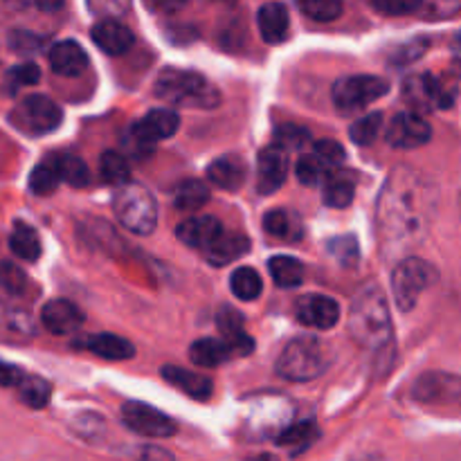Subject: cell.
<instances>
[{"instance_id": "cell-1", "label": "cell", "mask_w": 461, "mask_h": 461, "mask_svg": "<svg viewBox=\"0 0 461 461\" xmlns=\"http://www.w3.org/2000/svg\"><path fill=\"white\" fill-rule=\"evenodd\" d=\"M435 210V192L417 174L399 169L392 174L383 189L378 219L381 228L394 241H408L428 228L430 212Z\"/></svg>"}, {"instance_id": "cell-2", "label": "cell", "mask_w": 461, "mask_h": 461, "mask_svg": "<svg viewBox=\"0 0 461 461\" xmlns=\"http://www.w3.org/2000/svg\"><path fill=\"white\" fill-rule=\"evenodd\" d=\"M351 338L369 351L385 349L392 342V315L385 293L378 286H367L354 297L347 320Z\"/></svg>"}, {"instance_id": "cell-3", "label": "cell", "mask_w": 461, "mask_h": 461, "mask_svg": "<svg viewBox=\"0 0 461 461\" xmlns=\"http://www.w3.org/2000/svg\"><path fill=\"white\" fill-rule=\"evenodd\" d=\"M156 97L178 108H201L212 111L221 104V93L207 77L194 70L167 68L156 79Z\"/></svg>"}, {"instance_id": "cell-4", "label": "cell", "mask_w": 461, "mask_h": 461, "mask_svg": "<svg viewBox=\"0 0 461 461\" xmlns=\"http://www.w3.org/2000/svg\"><path fill=\"white\" fill-rule=\"evenodd\" d=\"M331 349L324 342H320L318 338H295V340L284 347L275 369L286 381L309 383L322 376L329 365H331Z\"/></svg>"}, {"instance_id": "cell-5", "label": "cell", "mask_w": 461, "mask_h": 461, "mask_svg": "<svg viewBox=\"0 0 461 461\" xmlns=\"http://www.w3.org/2000/svg\"><path fill=\"white\" fill-rule=\"evenodd\" d=\"M117 221L133 234H151L158 223V205L147 187L138 183L120 185L113 194Z\"/></svg>"}, {"instance_id": "cell-6", "label": "cell", "mask_w": 461, "mask_h": 461, "mask_svg": "<svg viewBox=\"0 0 461 461\" xmlns=\"http://www.w3.org/2000/svg\"><path fill=\"white\" fill-rule=\"evenodd\" d=\"M437 268L428 264L426 259L419 257H408L401 261L392 273V293H394V302L403 313L412 311L417 306L419 297L437 282Z\"/></svg>"}, {"instance_id": "cell-7", "label": "cell", "mask_w": 461, "mask_h": 461, "mask_svg": "<svg viewBox=\"0 0 461 461\" xmlns=\"http://www.w3.org/2000/svg\"><path fill=\"white\" fill-rule=\"evenodd\" d=\"M414 403L441 412L461 414V376L446 372H426L412 385Z\"/></svg>"}, {"instance_id": "cell-8", "label": "cell", "mask_w": 461, "mask_h": 461, "mask_svg": "<svg viewBox=\"0 0 461 461\" xmlns=\"http://www.w3.org/2000/svg\"><path fill=\"white\" fill-rule=\"evenodd\" d=\"M61 120L63 111L59 108V104L45 95H30L9 113V122H12L14 129L25 135L52 133L61 126Z\"/></svg>"}, {"instance_id": "cell-9", "label": "cell", "mask_w": 461, "mask_h": 461, "mask_svg": "<svg viewBox=\"0 0 461 461\" xmlns=\"http://www.w3.org/2000/svg\"><path fill=\"white\" fill-rule=\"evenodd\" d=\"M390 93V84L381 77L374 75H351L342 77L333 84V104L340 111L354 113L358 108H365L367 104L376 102V99L385 97Z\"/></svg>"}, {"instance_id": "cell-10", "label": "cell", "mask_w": 461, "mask_h": 461, "mask_svg": "<svg viewBox=\"0 0 461 461\" xmlns=\"http://www.w3.org/2000/svg\"><path fill=\"white\" fill-rule=\"evenodd\" d=\"M122 421L135 435L151 437V439H169L178 432L174 419L167 417L165 412L156 410L153 405L140 403V401H129L122 405Z\"/></svg>"}, {"instance_id": "cell-11", "label": "cell", "mask_w": 461, "mask_h": 461, "mask_svg": "<svg viewBox=\"0 0 461 461\" xmlns=\"http://www.w3.org/2000/svg\"><path fill=\"white\" fill-rule=\"evenodd\" d=\"M180 129V117L178 113L171 111V108H153L149 111L142 120L135 122L129 131V140L138 149H151L153 144H158L160 140L171 138L176 135V131Z\"/></svg>"}, {"instance_id": "cell-12", "label": "cell", "mask_w": 461, "mask_h": 461, "mask_svg": "<svg viewBox=\"0 0 461 461\" xmlns=\"http://www.w3.org/2000/svg\"><path fill=\"white\" fill-rule=\"evenodd\" d=\"M403 97L412 104L414 108L430 111V108H450L455 102V93L437 79L435 75H417L405 81Z\"/></svg>"}, {"instance_id": "cell-13", "label": "cell", "mask_w": 461, "mask_h": 461, "mask_svg": "<svg viewBox=\"0 0 461 461\" xmlns=\"http://www.w3.org/2000/svg\"><path fill=\"white\" fill-rule=\"evenodd\" d=\"M432 138V129L426 120H423L419 113L414 111H405L394 115V120L387 124L385 131V140L390 142V147L394 149H419L423 144L430 142Z\"/></svg>"}, {"instance_id": "cell-14", "label": "cell", "mask_w": 461, "mask_h": 461, "mask_svg": "<svg viewBox=\"0 0 461 461\" xmlns=\"http://www.w3.org/2000/svg\"><path fill=\"white\" fill-rule=\"evenodd\" d=\"M297 322L318 331H329L340 322V306L333 297L327 295H304L295 304Z\"/></svg>"}, {"instance_id": "cell-15", "label": "cell", "mask_w": 461, "mask_h": 461, "mask_svg": "<svg viewBox=\"0 0 461 461\" xmlns=\"http://www.w3.org/2000/svg\"><path fill=\"white\" fill-rule=\"evenodd\" d=\"M288 162L282 149H261L257 158V192L261 196H270L286 183Z\"/></svg>"}, {"instance_id": "cell-16", "label": "cell", "mask_w": 461, "mask_h": 461, "mask_svg": "<svg viewBox=\"0 0 461 461\" xmlns=\"http://www.w3.org/2000/svg\"><path fill=\"white\" fill-rule=\"evenodd\" d=\"M41 322L54 336H70L84 327V313L68 300H50L41 309Z\"/></svg>"}, {"instance_id": "cell-17", "label": "cell", "mask_w": 461, "mask_h": 461, "mask_svg": "<svg viewBox=\"0 0 461 461\" xmlns=\"http://www.w3.org/2000/svg\"><path fill=\"white\" fill-rule=\"evenodd\" d=\"M93 41L102 52L111 54V57H120V54L129 52L133 48L135 36L117 18H102L93 25Z\"/></svg>"}, {"instance_id": "cell-18", "label": "cell", "mask_w": 461, "mask_h": 461, "mask_svg": "<svg viewBox=\"0 0 461 461\" xmlns=\"http://www.w3.org/2000/svg\"><path fill=\"white\" fill-rule=\"evenodd\" d=\"M50 68L61 77H79L88 68L90 59L77 41H59L48 52Z\"/></svg>"}, {"instance_id": "cell-19", "label": "cell", "mask_w": 461, "mask_h": 461, "mask_svg": "<svg viewBox=\"0 0 461 461\" xmlns=\"http://www.w3.org/2000/svg\"><path fill=\"white\" fill-rule=\"evenodd\" d=\"M223 234L219 219L214 216H192V219L183 221V223L176 228V237L189 248H198V250L205 252L216 239Z\"/></svg>"}, {"instance_id": "cell-20", "label": "cell", "mask_w": 461, "mask_h": 461, "mask_svg": "<svg viewBox=\"0 0 461 461\" xmlns=\"http://www.w3.org/2000/svg\"><path fill=\"white\" fill-rule=\"evenodd\" d=\"M77 349H86L90 354L99 356L104 360H129L135 356V347L126 338L115 336V333H97L84 340L75 342Z\"/></svg>"}, {"instance_id": "cell-21", "label": "cell", "mask_w": 461, "mask_h": 461, "mask_svg": "<svg viewBox=\"0 0 461 461\" xmlns=\"http://www.w3.org/2000/svg\"><path fill=\"white\" fill-rule=\"evenodd\" d=\"M257 27L266 43L277 45L286 41L288 27H291V16H288L286 5L282 3H266L261 5L259 14H257Z\"/></svg>"}, {"instance_id": "cell-22", "label": "cell", "mask_w": 461, "mask_h": 461, "mask_svg": "<svg viewBox=\"0 0 461 461\" xmlns=\"http://www.w3.org/2000/svg\"><path fill=\"white\" fill-rule=\"evenodd\" d=\"M160 374L169 385H174L176 390H180L183 394L192 396V399L196 401H207L212 396V392H214V385H212L210 378L203 376V374L189 372V369L185 367L165 365V367L160 369Z\"/></svg>"}, {"instance_id": "cell-23", "label": "cell", "mask_w": 461, "mask_h": 461, "mask_svg": "<svg viewBox=\"0 0 461 461\" xmlns=\"http://www.w3.org/2000/svg\"><path fill=\"white\" fill-rule=\"evenodd\" d=\"M207 178L219 189L225 192H237L246 185L248 167L239 156H221L207 167Z\"/></svg>"}, {"instance_id": "cell-24", "label": "cell", "mask_w": 461, "mask_h": 461, "mask_svg": "<svg viewBox=\"0 0 461 461\" xmlns=\"http://www.w3.org/2000/svg\"><path fill=\"white\" fill-rule=\"evenodd\" d=\"M216 324H219V331L223 336V340L232 347L234 354L248 356L255 349V342L248 336L246 329H243V315L239 311H234L232 306H225L216 315Z\"/></svg>"}, {"instance_id": "cell-25", "label": "cell", "mask_w": 461, "mask_h": 461, "mask_svg": "<svg viewBox=\"0 0 461 461\" xmlns=\"http://www.w3.org/2000/svg\"><path fill=\"white\" fill-rule=\"evenodd\" d=\"M250 248H252V243L246 234H239V232L225 234L223 232L214 243H212L210 248H207L205 259L210 261L212 266H216V268H223V266H230L232 261L246 257L248 252H250Z\"/></svg>"}, {"instance_id": "cell-26", "label": "cell", "mask_w": 461, "mask_h": 461, "mask_svg": "<svg viewBox=\"0 0 461 461\" xmlns=\"http://www.w3.org/2000/svg\"><path fill=\"white\" fill-rule=\"evenodd\" d=\"M234 356L232 347L221 338H201L189 347V358L196 367L214 369Z\"/></svg>"}, {"instance_id": "cell-27", "label": "cell", "mask_w": 461, "mask_h": 461, "mask_svg": "<svg viewBox=\"0 0 461 461\" xmlns=\"http://www.w3.org/2000/svg\"><path fill=\"white\" fill-rule=\"evenodd\" d=\"M9 248H12L14 255L23 261H39L43 246H41V237L32 225L27 223H16L12 230V237H9Z\"/></svg>"}, {"instance_id": "cell-28", "label": "cell", "mask_w": 461, "mask_h": 461, "mask_svg": "<svg viewBox=\"0 0 461 461\" xmlns=\"http://www.w3.org/2000/svg\"><path fill=\"white\" fill-rule=\"evenodd\" d=\"M273 282L279 288H295L304 282V266L300 259L286 255H277L268 261Z\"/></svg>"}, {"instance_id": "cell-29", "label": "cell", "mask_w": 461, "mask_h": 461, "mask_svg": "<svg viewBox=\"0 0 461 461\" xmlns=\"http://www.w3.org/2000/svg\"><path fill=\"white\" fill-rule=\"evenodd\" d=\"M230 291L243 302H255L257 297L264 293V279L257 273L255 268H248V266H241L232 273L230 277Z\"/></svg>"}, {"instance_id": "cell-30", "label": "cell", "mask_w": 461, "mask_h": 461, "mask_svg": "<svg viewBox=\"0 0 461 461\" xmlns=\"http://www.w3.org/2000/svg\"><path fill=\"white\" fill-rule=\"evenodd\" d=\"M264 230L275 239H284V241H293L300 239L302 228L295 214L288 210H273L264 216Z\"/></svg>"}, {"instance_id": "cell-31", "label": "cell", "mask_w": 461, "mask_h": 461, "mask_svg": "<svg viewBox=\"0 0 461 461\" xmlns=\"http://www.w3.org/2000/svg\"><path fill=\"white\" fill-rule=\"evenodd\" d=\"M210 187L203 180H185L176 192V207L180 212H198L210 203Z\"/></svg>"}, {"instance_id": "cell-32", "label": "cell", "mask_w": 461, "mask_h": 461, "mask_svg": "<svg viewBox=\"0 0 461 461\" xmlns=\"http://www.w3.org/2000/svg\"><path fill=\"white\" fill-rule=\"evenodd\" d=\"M16 390L23 403L32 410H43L45 405H48L50 396H52L50 383L43 381L41 376H32V374H25V378H23L21 385H18Z\"/></svg>"}, {"instance_id": "cell-33", "label": "cell", "mask_w": 461, "mask_h": 461, "mask_svg": "<svg viewBox=\"0 0 461 461\" xmlns=\"http://www.w3.org/2000/svg\"><path fill=\"white\" fill-rule=\"evenodd\" d=\"M356 196V185L354 180L347 178V176H333V178L327 180L324 185L322 198L329 207H336V210H342V207H349L351 201Z\"/></svg>"}, {"instance_id": "cell-34", "label": "cell", "mask_w": 461, "mask_h": 461, "mask_svg": "<svg viewBox=\"0 0 461 461\" xmlns=\"http://www.w3.org/2000/svg\"><path fill=\"white\" fill-rule=\"evenodd\" d=\"M315 439H318V428H315V423L302 421L286 428V430L277 437V444L282 446V448H291L295 450V453H300V450L309 448Z\"/></svg>"}, {"instance_id": "cell-35", "label": "cell", "mask_w": 461, "mask_h": 461, "mask_svg": "<svg viewBox=\"0 0 461 461\" xmlns=\"http://www.w3.org/2000/svg\"><path fill=\"white\" fill-rule=\"evenodd\" d=\"M99 171H102L104 183L113 185V187H120V185L129 183L131 167L122 153L117 151H106L99 160Z\"/></svg>"}, {"instance_id": "cell-36", "label": "cell", "mask_w": 461, "mask_h": 461, "mask_svg": "<svg viewBox=\"0 0 461 461\" xmlns=\"http://www.w3.org/2000/svg\"><path fill=\"white\" fill-rule=\"evenodd\" d=\"M54 162H57V169L61 174L63 183L72 185V187H86L90 183V171L79 156L63 153Z\"/></svg>"}, {"instance_id": "cell-37", "label": "cell", "mask_w": 461, "mask_h": 461, "mask_svg": "<svg viewBox=\"0 0 461 461\" xmlns=\"http://www.w3.org/2000/svg\"><path fill=\"white\" fill-rule=\"evenodd\" d=\"M61 183V174L57 169V162H41L30 174V192L36 196H48Z\"/></svg>"}, {"instance_id": "cell-38", "label": "cell", "mask_w": 461, "mask_h": 461, "mask_svg": "<svg viewBox=\"0 0 461 461\" xmlns=\"http://www.w3.org/2000/svg\"><path fill=\"white\" fill-rule=\"evenodd\" d=\"M0 288H3L7 295L23 297L30 291V277L25 275V270L21 266H16L14 261H0Z\"/></svg>"}, {"instance_id": "cell-39", "label": "cell", "mask_w": 461, "mask_h": 461, "mask_svg": "<svg viewBox=\"0 0 461 461\" xmlns=\"http://www.w3.org/2000/svg\"><path fill=\"white\" fill-rule=\"evenodd\" d=\"M327 250L329 255H331L338 264L345 266V268H354L360 259V248L354 234H342V237L329 239Z\"/></svg>"}, {"instance_id": "cell-40", "label": "cell", "mask_w": 461, "mask_h": 461, "mask_svg": "<svg viewBox=\"0 0 461 461\" xmlns=\"http://www.w3.org/2000/svg\"><path fill=\"white\" fill-rule=\"evenodd\" d=\"M297 5L304 16L318 23H331L342 14V0H297Z\"/></svg>"}, {"instance_id": "cell-41", "label": "cell", "mask_w": 461, "mask_h": 461, "mask_svg": "<svg viewBox=\"0 0 461 461\" xmlns=\"http://www.w3.org/2000/svg\"><path fill=\"white\" fill-rule=\"evenodd\" d=\"M383 126V113H369V115L360 117L358 122H354L349 129V138L354 140L360 147H369V144L376 140L378 131Z\"/></svg>"}, {"instance_id": "cell-42", "label": "cell", "mask_w": 461, "mask_h": 461, "mask_svg": "<svg viewBox=\"0 0 461 461\" xmlns=\"http://www.w3.org/2000/svg\"><path fill=\"white\" fill-rule=\"evenodd\" d=\"M311 133L302 126L295 124H284L275 131V147L282 149V151H297V149L304 147L309 142Z\"/></svg>"}, {"instance_id": "cell-43", "label": "cell", "mask_w": 461, "mask_h": 461, "mask_svg": "<svg viewBox=\"0 0 461 461\" xmlns=\"http://www.w3.org/2000/svg\"><path fill=\"white\" fill-rule=\"evenodd\" d=\"M327 171H329V167L324 165V162L320 160L315 153H309V156L300 158V162H297V167H295L297 178H300V183H304V185H318L320 180L327 176Z\"/></svg>"}, {"instance_id": "cell-44", "label": "cell", "mask_w": 461, "mask_h": 461, "mask_svg": "<svg viewBox=\"0 0 461 461\" xmlns=\"http://www.w3.org/2000/svg\"><path fill=\"white\" fill-rule=\"evenodd\" d=\"M9 48L16 54H36L45 48V36L34 34V32L27 30H14L7 39Z\"/></svg>"}, {"instance_id": "cell-45", "label": "cell", "mask_w": 461, "mask_h": 461, "mask_svg": "<svg viewBox=\"0 0 461 461\" xmlns=\"http://www.w3.org/2000/svg\"><path fill=\"white\" fill-rule=\"evenodd\" d=\"M41 70L34 66V63H21V66H14L12 70H7L5 75V84L9 86V90L23 88V86H34L39 84Z\"/></svg>"}, {"instance_id": "cell-46", "label": "cell", "mask_w": 461, "mask_h": 461, "mask_svg": "<svg viewBox=\"0 0 461 461\" xmlns=\"http://www.w3.org/2000/svg\"><path fill=\"white\" fill-rule=\"evenodd\" d=\"M372 5L385 16H408L421 9L423 0H372Z\"/></svg>"}, {"instance_id": "cell-47", "label": "cell", "mask_w": 461, "mask_h": 461, "mask_svg": "<svg viewBox=\"0 0 461 461\" xmlns=\"http://www.w3.org/2000/svg\"><path fill=\"white\" fill-rule=\"evenodd\" d=\"M86 3L99 18H120L131 9V0H86Z\"/></svg>"}, {"instance_id": "cell-48", "label": "cell", "mask_w": 461, "mask_h": 461, "mask_svg": "<svg viewBox=\"0 0 461 461\" xmlns=\"http://www.w3.org/2000/svg\"><path fill=\"white\" fill-rule=\"evenodd\" d=\"M313 153L329 167V169H333V167H338L345 160V149H342L336 140H320V142H315Z\"/></svg>"}, {"instance_id": "cell-49", "label": "cell", "mask_w": 461, "mask_h": 461, "mask_svg": "<svg viewBox=\"0 0 461 461\" xmlns=\"http://www.w3.org/2000/svg\"><path fill=\"white\" fill-rule=\"evenodd\" d=\"M426 48H428V41H412V43H408V45H403L401 50H396L394 57H392V61L412 63V61H417L423 52H426Z\"/></svg>"}, {"instance_id": "cell-50", "label": "cell", "mask_w": 461, "mask_h": 461, "mask_svg": "<svg viewBox=\"0 0 461 461\" xmlns=\"http://www.w3.org/2000/svg\"><path fill=\"white\" fill-rule=\"evenodd\" d=\"M25 378V372L18 369L16 365H9L0 360V387H18Z\"/></svg>"}, {"instance_id": "cell-51", "label": "cell", "mask_w": 461, "mask_h": 461, "mask_svg": "<svg viewBox=\"0 0 461 461\" xmlns=\"http://www.w3.org/2000/svg\"><path fill=\"white\" fill-rule=\"evenodd\" d=\"M189 0H147V7L153 14H178L187 7Z\"/></svg>"}, {"instance_id": "cell-52", "label": "cell", "mask_w": 461, "mask_h": 461, "mask_svg": "<svg viewBox=\"0 0 461 461\" xmlns=\"http://www.w3.org/2000/svg\"><path fill=\"white\" fill-rule=\"evenodd\" d=\"M138 461H174V457H171L167 450L153 448V446H149V448H144L142 453H140Z\"/></svg>"}, {"instance_id": "cell-53", "label": "cell", "mask_w": 461, "mask_h": 461, "mask_svg": "<svg viewBox=\"0 0 461 461\" xmlns=\"http://www.w3.org/2000/svg\"><path fill=\"white\" fill-rule=\"evenodd\" d=\"M63 3H66V0H34V5L36 7L41 9V12H59V9L63 7Z\"/></svg>"}, {"instance_id": "cell-54", "label": "cell", "mask_w": 461, "mask_h": 461, "mask_svg": "<svg viewBox=\"0 0 461 461\" xmlns=\"http://www.w3.org/2000/svg\"><path fill=\"white\" fill-rule=\"evenodd\" d=\"M358 461H376V459H358Z\"/></svg>"}, {"instance_id": "cell-55", "label": "cell", "mask_w": 461, "mask_h": 461, "mask_svg": "<svg viewBox=\"0 0 461 461\" xmlns=\"http://www.w3.org/2000/svg\"><path fill=\"white\" fill-rule=\"evenodd\" d=\"M459 207H461V198H459Z\"/></svg>"}]
</instances>
